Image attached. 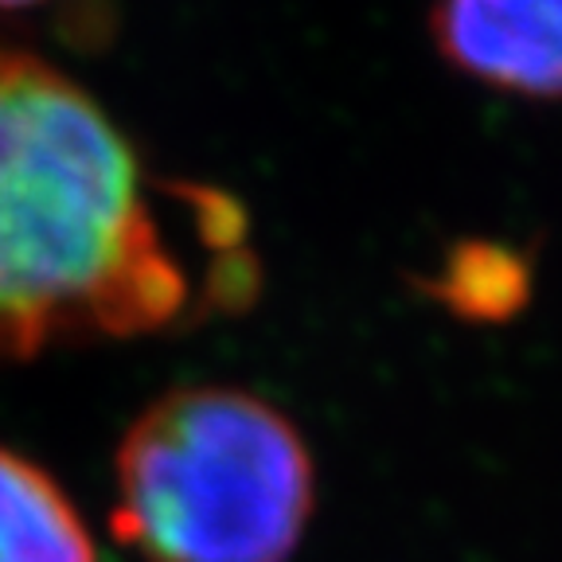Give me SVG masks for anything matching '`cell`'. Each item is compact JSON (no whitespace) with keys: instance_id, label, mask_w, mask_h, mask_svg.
Instances as JSON below:
<instances>
[{"instance_id":"5","label":"cell","mask_w":562,"mask_h":562,"mask_svg":"<svg viewBox=\"0 0 562 562\" xmlns=\"http://www.w3.org/2000/svg\"><path fill=\"white\" fill-rule=\"evenodd\" d=\"M527 278L524 266L496 246H461L441 266L434 297L446 301L453 313L473 321H496L508 316L524 301Z\"/></svg>"},{"instance_id":"4","label":"cell","mask_w":562,"mask_h":562,"mask_svg":"<svg viewBox=\"0 0 562 562\" xmlns=\"http://www.w3.org/2000/svg\"><path fill=\"white\" fill-rule=\"evenodd\" d=\"M0 562H98L67 492L12 449H0Z\"/></svg>"},{"instance_id":"6","label":"cell","mask_w":562,"mask_h":562,"mask_svg":"<svg viewBox=\"0 0 562 562\" xmlns=\"http://www.w3.org/2000/svg\"><path fill=\"white\" fill-rule=\"evenodd\" d=\"M24 4H40V0H0V9H24Z\"/></svg>"},{"instance_id":"2","label":"cell","mask_w":562,"mask_h":562,"mask_svg":"<svg viewBox=\"0 0 562 562\" xmlns=\"http://www.w3.org/2000/svg\"><path fill=\"white\" fill-rule=\"evenodd\" d=\"M114 536L145 562H290L316 469L290 418L238 386H176L114 457Z\"/></svg>"},{"instance_id":"1","label":"cell","mask_w":562,"mask_h":562,"mask_svg":"<svg viewBox=\"0 0 562 562\" xmlns=\"http://www.w3.org/2000/svg\"><path fill=\"white\" fill-rule=\"evenodd\" d=\"M200 313L137 153L82 87L0 47V363Z\"/></svg>"},{"instance_id":"3","label":"cell","mask_w":562,"mask_h":562,"mask_svg":"<svg viewBox=\"0 0 562 562\" xmlns=\"http://www.w3.org/2000/svg\"><path fill=\"white\" fill-rule=\"evenodd\" d=\"M441 59L492 90L562 98V0H434Z\"/></svg>"}]
</instances>
